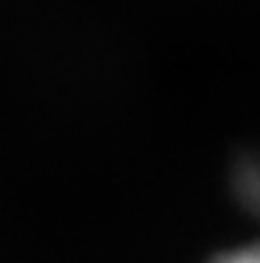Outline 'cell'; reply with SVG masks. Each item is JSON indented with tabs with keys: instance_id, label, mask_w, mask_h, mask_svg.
<instances>
[{
	"instance_id": "obj_1",
	"label": "cell",
	"mask_w": 260,
	"mask_h": 263,
	"mask_svg": "<svg viewBox=\"0 0 260 263\" xmlns=\"http://www.w3.org/2000/svg\"><path fill=\"white\" fill-rule=\"evenodd\" d=\"M213 263H260V243H252V247H244V249H232V252L215 258Z\"/></svg>"
}]
</instances>
